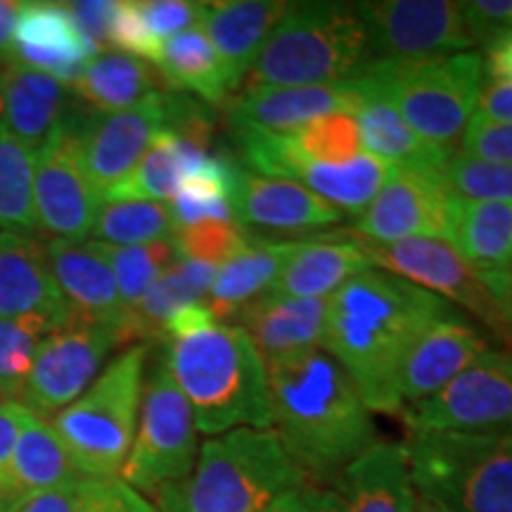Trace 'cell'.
Segmentation results:
<instances>
[{"label": "cell", "mask_w": 512, "mask_h": 512, "mask_svg": "<svg viewBox=\"0 0 512 512\" xmlns=\"http://www.w3.org/2000/svg\"><path fill=\"white\" fill-rule=\"evenodd\" d=\"M453 313L437 294L384 271H363L330 297L323 347L370 413H401V370L418 339Z\"/></svg>", "instance_id": "cell-1"}, {"label": "cell", "mask_w": 512, "mask_h": 512, "mask_svg": "<svg viewBox=\"0 0 512 512\" xmlns=\"http://www.w3.org/2000/svg\"><path fill=\"white\" fill-rule=\"evenodd\" d=\"M271 430L306 484H323L377 441L373 415L330 354L304 349L266 361Z\"/></svg>", "instance_id": "cell-2"}, {"label": "cell", "mask_w": 512, "mask_h": 512, "mask_svg": "<svg viewBox=\"0 0 512 512\" xmlns=\"http://www.w3.org/2000/svg\"><path fill=\"white\" fill-rule=\"evenodd\" d=\"M162 342V361L190 403L197 432L271 430L266 361L240 325L221 323L197 302L166 323Z\"/></svg>", "instance_id": "cell-3"}, {"label": "cell", "mask_w": 512, "mask_h": 512, "mask_svg": "<svg viewBox=\"0 0 512 512\" xmlns=\"http://www.w3.org/2000/svg\"><path fill=\"white\" fill-rule=\"evenodd\" d=\"M304 484L275 430L238 427L204 441L190 475L155 501L159 512H266Z\"/></svg>", "instance_id": "cell-4"}, {"label": "cell", "mask_w": 512, "mask_h": 512, "mask_svg": "<svg viewBox=\"0 0 512 512\" xmlns=\"http://www.w3.org/2000/svg\"><path fill=\"white\" fill-rule=\"evenodd\" d=\"M370 62L368 31L351 3H290L249 69L252 88L330 86Z\"/></svg>", "instance_id": "cell-5"}, {"label": "cell", "mask_w": 512, "mask_h": 512, "mask_svg": "<svg viewBox=\"0 0 512 512\" xmlns=\"http://www.w3.org/2000/svg\"><path fill=\"white\" fill-rule=\"evenodd\" d=\"M415 494L451 512H512V432H422L403 441Z\"/></svg>", "instance_id": "cell-6"}, {"label": "cell", "mask_w": 512, "mask_h": 512, "mask_svg": "<svg viewBox=\"0 0 512 512\" xmlns=\"http://www.w3.org/2000/svg\"><path fill=\"white\" fill-rule=\"evenodd\" d=\"M150 344H131L50 420L81 477L117 479L138 430Z\"/></svg>", "instance_id": "cell-7"}, {"label": "cell", "mask_w": 512, "mask_h": 512, "mask_svg": "<svg viewBox=\"0 0 512 512\" xmlns=\"http://www.w3.org/2000/svg\"><path fill=\"white\" fill-rule=\"evenodd\" d=\"M422 140L458 150L484 88V55L467 50L420 62H368L361 69Z\"/></svg>", "instance_id": "cell-8"}, {"label": "cell", "mask_w": 512, "mask_h": 512, "mask_svg": "<svg viewBox=\"0 0 512 512\" xmlns=\"http://www.w3.org/2000/svg\"><path fill=\"white\" fill-rule=\"evenodd\" d=\"M197 460V425L164 361L143 387L138 430L119 479L140 494L155 496L164 486L183 482Z\"/></svg>", "instance_id": "cell-9"}, {"label": "cell", "mask_w": 512, "mask_h": 512, "mask_svg": "<svg viewBox=\"0 0 512 512\" xmlns=\"http://www.w3.org/2000/svg\"><path fill=\"white\" fill-rule=\"evenodd\" d=\"M117 347H128L121 325L74 316L41 339L19 403L50 422L98 380Z\"/></svg>", "instance_id": "cell-10"}, {"label": "cell", "mask_w": 512, "mask_h": 512, "mask_svg": "<svg viewBox=\"0 0 512 512\" xmlns=\"http://www.w3.org/2000/svg\"><path fill=\"white\" fill-rule=\"evenodd\" d=\"M81 114L72 110L36 150L34 202L38 230L53 240L83 242L98 221L102 195L81 157Z\"/></svg>", "instance_id": "cell-11"}, {"label": "cell", "mask_w": 512, "mask_h": 512, "mask_svg": "<svg viewBox=\"0 0 512 512\" xmlns=\"http://www.w3.org/2000/svg\"><path fill=\"white\" fill-rule=\"evenodd\" d=\"M368 31L370 62H420L467 53L475 38L463 3L451 0H380L356 3Z\"/></svg>", "instance_id": "cell-12"}, {"label": "cell", "mask_w": 512, "mask_h": 512, "mask_svg": "<svg viewBox=\"0 0 512 512\" xmlns=\"http://www.w3.org/2000/svg\"><path fill=\"white\" fill-rule=\"evenodd\" d=\"M399 415L422 432H501L512 425V356L486 349L444 389Z\"/></svg>", "instance_id": "cell-13"}, {"label": "cell", "mask_w": 512, "mask_h": 512, "mask_svg": "<svg viewBox=\"0 0 512 512\" xmlns=\"http://www.w3.org/2000/svg\"><path fill=\"white\" fill-rule=\"evenodd\" d=\"M458 200L441 171L392 166L387 183L358 216L356 238L370 245L413 238L448 242Z\"/></svg>", "instance_id": "cell-14"}, {"label": "cell", "mask_w": 512, "mask_h": 512, "mask_svg": "<svg viewBox=\"0 0 512 512\" xmlns=\"http://www.w3.org/2000/svg\"><path fill=\"white\" fill-rule=\"evenodd\" d=\"M361 242L370 264L384 268V273L399 275L408 283L446 299L448 304L456 302L494 328L512 323L479 280V275L448 242L430 238L389 242V245H370L366 240Z\"/></svg>", "instance_id": "cell-15"}, {"label": "cell", "mask_w": 512, "mask_h": 512, "mask_svg": "<svg viewBox=\"0 0 512 512\" xmlns=\"http://www.w3.org/2000/svg\"><path fill=\"white\" fill-rule=\"evenodd\" d=\"M313 512H415L418 494L403 444L375 441L323 484H304Z\"/></svg>", "instance_id": "cell-16"}, {"label": "cell", "mask_w": 512, "mask_h": 512, "mask_svg": "<svg viewBox=\"0 0 512 512\" xmlns=\"http://www.w3.org/2000/svg\"><path fill=\"white\" fill-rule=\"evenodd\" d=\"M169 124V93L157 91L112 114L81 117V157L100 195L136 169L152 138Z\"/></svg>", "instance_id": "cell-17"}, {"label": "cell", "mask_w": 512, "mask_h": 512, "mask_svg": "<svg viewBox=\"0 0 512 512\" xmlns=\"http://www.w3.org/2000/svg\"><path fill=\"white\" fill-rule=\"evenodd\" d=\"M98 55L100 48L79 29L67 3H22L10 60L72 88Z\"/></svg>", "instance_id": "cell-18"}, {"label": "cell", "mask_w": 512, "mask_h": 512, "mask_svg": "<svg viewBox=\"0 0 512 512\" xmlns=\"http://www.w3.org/2000/svg\"><path fill=\"white\" fill-rule=\"evenodd\" d=\"M0 318H41L53 332L74 318L36 235L0 230Z\"/></svg>", "instance_id": "cell-19"}, {"label": "cell", "mask_w": 512, "mask_h": 512, "mask_svg": "<svg viewBox=\"0 0 512 512\" xmlns=\"http://www.w3.org/2000/svg\"><path fill=\"white\" fill-rule=\"evenodd\" d=\"M448 245L470 264L512 320V202L460 197Z\"/></svg>", "instance_id": "cell-20"}, {"label": "cell", "mask_w": 512, "mask_h": 512, "mask_svg": "<svg viewBox=\"0 0 512 512\" xmlns=\"http://www.w3.org/2000/svg\"><path fill=\"white\" fill-rule=\"evenodd\" d=\"M361 91L354 76L330 86L302 88H252L226 102V124L230 131L259 128L287 133L332 112L354 114Z\"/></svg>", "instance_id": "cell-21"}, {"label": "cell", "mask_w": 512, "mask_h": 512, "mask_svg": "<svg viewBox=\"0 0 512 512\" xmlns=\"http://www.w3.org/2000/svg\"><path fill=\"white\" fill-rule=\"evenodd\" d=\"M233 216L242 228L254 226L280 233L328 228L344 219L342 211L320 200L304 185L256 176L245 169H240L235 181Z\"/></svg>", "instance_id": "cell-22"}, {"label": "cell", "mask_w": 512, "mask_h": 512, "mask_svg": "<svg viewBox=\"0 0 512 512\" xmlns=\"http://www.w3.org/2000/svg\"><path fill=\"white\" fill-rule=\"evenodd\" d=\"M290 3L280 0H216L204 3L200 27L214 46L228 91L247 79L256 57Z\"/></svg>", "instance_id": "cell-23"}, {"label": "cell", "mask_w": 512, "mask_h": 512, "mask_svg": "<svg viewBox=\"0 0 512 512\" xmlns=\"http://www.w3.org/2000/svg\"><path fill=\"white\" fill-rule=\"evenodd\" d=\"M486 351L484 337L475 325L448 313L418 339L401 370L399 394L403 406L430 399L444 389L453 377L463 373L475 358Z\"/></svg>", "instance_id": "cell-24"}, {"label": "cell", "mask_w": 512, "mask_h": 512, "mask_svg": "<svg viewBox=\"0 0 512 512\" xmlns=\"http://www.w3.org/2000/svg\"><path fill=\"white\" fill-rule=\"evenodd\" d=\"M330 297L297 299L264 292L238 311L240 328L252 337L264 361L323 347Z\"/></svg>", "instance_id": "cell-25"}, {"label": "cell", "mask_w": 512, "mask_h": 512, "mask_svg": "<svg viewBox=\"0 0 512 512\" xmlns=\"http://www.w3.org/2000/svg\"><path fill=\"white\" fill-rule=\"evenodd\" d=\"M46 254L57 287L72 306L74 316L95 323L121 325L124 330L126 306L121 304L110 266L91 240H50L46 242Z\"/></svg>", "instance_id": "cell-26"}, {"label": "cell", "mask_w": 512, "mask_h": 512, "mask_svg": "<svg viewBox=\"0 0 512 512\" xmlns=\"http://www.w3.org/2000/svg\"><path fill=\"white\" fill-rule=\"evenodd\" d=\"M354 79L361 91L354 117L368 155L389 166H415V169H434L446 174V166L458 150H444L422 140L394 110L392 102L370 83L368 76L358 72Z\"/></svg>", "instance_id": "cell-27"}, {"label": "cell", "mask_w": 512, "mask_h": 512, "mask_svg": "<svg viewBox=\"0 0 512 512\" xmlns=\"http://www.w3.org/2000/svg\"><path fill=\"white\" fill-rule=\"evenodd\" d=\"M72 110V95L64 83L10 57L0 60V121L24 143L41 145Z\"/></svg>", "instance_id": "cell-28"}, {"label": "cell", "mask_w": 512, "mask_h": 512, "mask_svg": "<svg viewBox=\"0 0 512 512\" xmlns=\"http://www.w3.org/2000/svg\"><path fill=\"white\" fill-rule=\"evenodd\" d=\"M363 242L358 238H313L297 240V247L275 280L271 294L297 299L332 297L354 275L370 271Z\"/></svg>", "instance_id": "cell-29"}, {"label": "cell", "mask_w": 512, "mask_h": 512, "mask_svg": "<svg viewBox=\"0 0 512 512\" xmlns=\"http://www.w3.org/2000/svg\"><path fill=\"white\" fill-rule=\"evenodd\" d=\"M207 147L192 145L171 128H162L136 169L102 195V202H164L174 200L181 185L207 162Z\"/></svg>", "instance_id": "cell-30"}, {"label": "cell", "mask_w": 512, "mask_h": 512, "mask_svg": "<svg viewBox=\"0 0 512 512\" xmlns=\"http://www.w3.org/2000/svg\"><path fill=\"white\" fill-rule=\"evenodd\" d=\"M219 268L202 261L176 259V264L157 280L136 306L126 309L124 335L131 344H150L164 339V328L183 306L207 297Z\"/></svg>", "instance_id": "cell-31"}, {"label": "cell", "mask_w": 512, "mask_h": 512, "mask_svg": "<svg viewBox=\"0 0 512 512\" xmlns=\"http://www.w3.org/2000/svg\"><path fill=\"white\" fill-rule=\"evenodd\" d=\"M294 247H297V240L252 238L247 249L219 266L207 292V306L214 318L221 323L235 318L242 306L271 290Z\"/></svg>", "instance_id": "cell-32"}, {"label": "cell", "mask_w": 512, "mask_h": 512, "mask_svg": "<svg viewBox=\"0 0 512 512\" xmlns=\"http://www.w3.org/2000/svg\"><path fill=\"white\" fill-rule=\"evenodd\" d=\"M392 166L361 152L344 164H292L287 166L283 181H294L318 195L332 207L349 214H363L387 183Z\"/></svg>", "instance_id": "cell-33"}, {"label": "cell", "mask_w": 512, "mask_h": 512, "mask_svg": "<svg viewBox=\"0 0 512 512\" xmlns=\"http://www.w3.org/2000/svg\"><path fill=\"white\" fill-rule=\"evenodd\" d=\"M79 479L81 475L76 472L50 422L29 411L24 413L10 465L12 494L22 498L38 491L60 489Z\"/></svg>", "instance_id": "cell-34"}, {"label": "cell", "mask_w": 512, "mask_h": 512, "mask_svg": "<svg viewBox=\"0 0 512 512\" xmlns=\"http://www.w3.org/2000/svg\"><path fill=\"white\" fill-rule=\"evenodd\" d=\"M162 74L150 64L121 53H100L88 62L72 91L95 114H112L138 105L159 91Z\"/></svg>", "instance_id": "cell-35"}, {"label": "cell", "mask_w": 512, "mask_h": 512, "mask_svg": "<svg viewBox=\"0 0 512 512\" xmlns=\"http://www.w3.org/2000/svg\"><path fill=\"white\" fill-rule=\"evenodd\" d=\"M159 74L169 88L200 95L207 105L228 100V86L214 46L202 27L185 29L164 43Z\"/></svg>", "instance_id": "cell-36"}, {"label": "cell", "mask_w": 512, "mask_h": 512, "mask_svg": "<svg viewBox=\"0 0 512 512\" xmlns=\"http://www.w3.org/2000/svg\"><path fill=\"white\" fill-rule=\"evenodd\" d=\"M36 147L17 138L0 121V228L3 233L38 230L34 202Z\"/></svg>", "instance_id": "cell-37"}, {"label": "cell", "mask_w": 512, "mask_h": 512, "mask_svg": "<svg viewBox=\"0 0 512 512\" xmlns=\"http://www.w3.org/2000/svg\"><path fill=\"white\" fill-rule=\"evenodd\" d=\"M93 235L105 245L131 247L171 240L176 235V226L169 204L164 202H102Z\"/></svg>", "instance_id": "cell-38"}, {"label": "cell", "mask_w": 512, "mask_h": 512, "mask_svg": "<svg viewBox=\"0 0 512 512\" xmlns=\"http://www.w3.org/2000/svg\"><path fill=\"white\" fill-rule=\"evenodd\" d=\"M102 259L107 261L117 283L119 299L126 309L136 306L145 292L176 264V249L171 240L147 242V245L114 247L105 242L91 240Z\"/></svg>", "instance_id": "cell-39"}, {"label": "cell", "mask_w": 512, "mask_h": 512, "mask_svg": "<svg viewBox=\"0 0 512 512\" xmlns=\"http://www.w3.org/2000/svg\"><path fill=\"white\" fill-rule=\"evenodd\" d=\"M53 328L41 318H0V392L19 401L41 339Z\"/></svg>", "instance_id": "cell-40"}, {"label": "cell", "mask_w": 512, "mask_h": 512, "mask_svg": "<svg viewBox=\"0 0 512 512\" xmlns=\"http://www.w3.org/2000/svg\"><path fill=\"white\" fill-rule=\"evenodd\" d=\"M171 242H174L178 259L202 261V264L219 268L238 256L242 249H247L252 235L235 221H204L176 230Z\"/></svg>", "instance_id": "cell-41"}, {"label": "cell", "mask_w": 512, "mask_h": 512, "mask_svg": "<svg viewBox=\"0 0 512 512\" xmlns=\"http://www.w3.org/2000/svg\"><path fill=\"white\" fill-rule=\"evenodd\" d=\"M446 183L458 197L472 202H512V164L453 155Z\"/></svg>", "instance_id": "cell-42"}, {"label": "cell", "mask_w": 512, "mask_h": 512, "mask_svg": "<svg viewBox=\"0 0 512 512\" xmlns=\"http://www.w3.org/2000/svg\"><path fill=\"white\" fill-rule=\"evenodd\" d=\"M107 43L121 50V55L136 57L147 64H159L162 60L164 43L147 29L143 15H140L138 0H121L114 15L110 38Z\"/></svg>", "instance_id": "cell-43"}, {"label": "cell", "mask_w": 512, "mask_h": 512, "mask_svg": "<svg viewBox=\"0 0 512 512\" xmlns=\"http://www.w3.org/2000/svg\"><path fill=\"white\" fill-rule=\"evenodd\" d=\"M79 512H159L140 491L121 479H88L79 482Z\"/></svg>", "instance_id": "cell-44"}, {"label": "cell", "mask_w": 512, "mask_h": 512, "mask_svg": "<svg viewBox=\"0 0 512 512\" xmlns=\"http://www.w3.org/2000/svg\"><path fill=\"white\" fill-rule=\"evenodd\" d=\"M138 8L147 29L159 41L166 43L171 36L181 34L185 29L200 27L204 3H192V0H138Z\"/></svg>", "instance_id": "cell-45"}, {"label": "cell", "mask_w": 512, "mask_h": 512, "mask_svg": "<svg viewBox=\"0 0 512 512\" xmlns=\"http://www.w3.org/2000/svg\"><path fill=\"white\" fill-rule=\"evenodd\" d=\"M458 152L463 157L512 164V124L472 117L460 138Z\"/></svg>", "instance_id": "cell-46"}, {"label": "cell", "mask_w": 512, "mask_h": 512, "mask_svg": "<svg viewBox=\"0 0 512 512\" xmlns=\"http://www.w3.org/2000/svg\"><path fill=\"white\" fill-rule=\"evenodd\" d=\"M24 413H27V408L19 401L0 403V512H5L17 501L10 486V465Z\"/></svg>", "instance_id": "cell-47"}, {"label": "cell", "mask_w": 512, "mask_h": 512, "mask_svg": "<svg viewBox=\"0 0 512 512\" xmlns=\"http://www.w3.org/2000/svg\"><path fill=\"white\" fill-rule=\"evenodd\" d=\"M117 5L112 0H81V3H67V10L72 12L74 22L79 29L102 50V43L110 38V29L117 15Z\"/></svg>", "instance_id": "cell-48"}, {"label": "cell", "mask_w": 512, "mask_h": 512, "mask_svg": "<svg viewBox=\"0 0 512 512\" xmlns=\"http://www.w3.org/2000/svg\"><path fill=\"white\" fill-rule=\"evenodd\" d=\"M79 482L17 498L5 512H79Z\"/></svg>", "instance_id": "cell-49"}, {"label": "cell", "mask_w": 512, "mask_h": 512, "mask_svg": "<svg viewBox=\"0 0 512 512\" xmlns=\"http://www.w3.org/2000/svg\"><path fill=\"white\" fill-rule=\"evenodd\" d=\"M477 119L484 121H501V124H512V83L510 81H494L484 83L482 95H479Z\"/></svg>", "instance_id": "cell-50"}, {"label": "cell", "mask_w": 512, "mask_h": 512, "mask_svg": "<svg viewBox=\"0 0 512 512\" xmlns=\"http://www.w3.org/2000/svg\"><path fill=\"white\" fill-rule=\"evenodd\" d=\"M486 74L494 81L512 83V34L498 38V41L486 46Z\"/></svg>", "instance_id": "cell-51"}, {"label": "cell", "mask_w": 512, "mask_h": 512, "mask_svg": "<svg viewBox=\"0 0 512 512\" xmlns=\"http://www.w3.org/2000/svg\"><path fill=\"white\" fill-rule=\"evenodd\" d=\"M19 8H22V3H17V0H0V60L10 57Z\"/></svg>", "instance_id": "cell-52"}, {"label": "cell", "mask_w": 512, "mask_h": 512, "mask_svg": "<svg viewBox=\"0 0 512 512\" xmlns=\"http://www.w3.org/2000/svg\"><path fill=\"white\" fill-rule=\"evenodd\" d=\"M266 512H313L309 498L304 494V486L302 489H294L290 494L280 496L278 501H275L271 508Z\"/></svg>", "instance_id": "cell-53"}, {"label": "cell", "mask_w": 512, "mask_h": 512, "mask_svg": "<svg viewBox=\"0 0 512 512\" xmlns=\"http://www.w3.org/2000/svg\"><path fill=\"white\" fill-rule=\"evenodd\" d=\"M415 512H451L446 508H441V505L427 501V498H420L418 496V503H415Z\"/></svg>", "instance_id": "cell-54"}, {"label": "cell", "mask_w": 512, "mask_h": 512, "mask_svg": "<svg viewBox=\"0 0 512 512\" xmlns=\"http://www.w3.org/2000/svg\"><path fill=\"white\" fill-rule=\"evenodd\" d=\"M5 401H12V399H8V396H5L3 392H0V403H5Z\"/></svg>", "instance_id": "cell-55"}]
</instances>
